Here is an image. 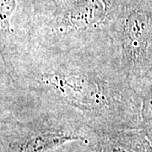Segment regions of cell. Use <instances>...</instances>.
Wrapping results in <instances>:
<instances>
[{"mask_svg":"<svg viewBox=\"0 0 152 152\" xmlns=\"http://www.w3.org/2000/svg\"><path fill=\"white\" fill-rule=\"evenodd\" d=\"M140 102L139 129H141L152 144V75L145 77L134 83Z\"/></svg>","mask_w":152,"mask_h":152,"instance_id":"6","label":"cell"},{"mask_svg":"<svg viewBox=\"0 0 152 152\" xmlns=\"http://www.w3.org/2000/svg\"><path fill=\"white\" fill-rule=\"evenodd\" d=\"M112 41L125 75L134 84L150 71L151 0H122Z\"/></svg>","mask_w":152,"mask_h":152,"instance_id":"4","label":"cell"},{"mask_svg":"<svg viewBox=\"0 0 152 152\" xmlns=\"http://www.w3.org/2000/svg\"><path fill=\"white\" fill-rule=\"evenodd\" d=\"M92 131L67 117L0 113V152H49L73 141L87 143Z\"/></svg>","mask_w":152,"mask_h":152,"instance_id":"3","label":"cell"},{"mask_svg":"<svg viewBox=\"0 0 152 152\" xmlns=\"http://www.w3.org/2000/svg\"><path fill=\"white\" fill-rule=\"evenodd\" d=\"M140 102L114 47L0 45V113H53L91 131L139 129Z\"/></svg>","mask_w":152,"mask_h":152,"instance_id":"1","label":"cell"},{"mask_svg":"<svg viewBox=\"0 0 152 152\" xmlns=\"http://www.w3.org/2000/svg\"><path fill=\"white\" fill-rule=\"evenodd\" d=\"M49 1H51V2H53L54 4H59V3H62V2L65 1V0H49Z\"/></svg>","mask_w":152,"mask_h":152,"instance_id":"10","label":"cell"},{"mask_svg":"<svg viewBox=\"0 0 152 152\" xmlns=\"http://www.w3.org/2000/svg\"><path fill=\"white\" fill-rule=\"evenodd\" d=\"M148 74L152 75V43L151 47V51H150V71Z\"/></svg>","mask_w":152,"mask_h":152,"instance_id":"9","label":"cell"},{"mask_svg":"<svg viewBox=\"0 0 152 152\" xmlns=\"http://www.w3.org/2000/svg\"><path fill=\"white\" fill-rule=\"evenodd\" d=\"M90 152H152V144L140 129L92 131L86 143Z\"/></svg>","mask_w":152,"mask_h":152,"instance_id":"5","label":"cell"},{"mask_svg":"<svg viewBox=\"0 0 152 152\" xmlns=\"http://www.w3.org/2000/svg\"><path fill=\"white\" fill-rule=\"evenodd\" d=\"M17 0H0V45L6 43L13 35V19Z\"/></svg>","mask_w":152,"mask_h":152,"instance_id":"7","label":"cell"},{"mask_svg":"<svg viewBox=\"0 0 152 152\" xmlns=\"http://www.w3.org/2000/svg\"><path fill=\"white\" fill-rule=\"evenodd\" d=\"M122 0H21L10 39L46 48L114 47V23Z\"/></svg>","mask_w":152,"mask_h":152,"instance_id":"2","label":"cell"},{"mask_svg":"<svg viewBox=\"0 0 152 152\" xmlns=\"http://www.w3.org/2000/svg\"><path fill=\"white\" fill-rule=\"evenodd\" d=\"M49 152H90L85 142L73 141Z\"/></svg>","mask_w":152,"mask_h":152,"instance_id":"8","label":"cell"}]
</instances>
